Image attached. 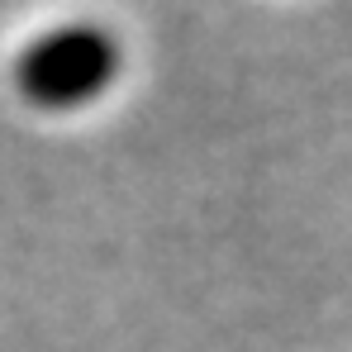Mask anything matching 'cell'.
Listing matches in <instances>:
<instances>
[{
	"mask_svg": "<svg viewBox=\"0 0 352 352\" xmlns=\"http://www.w3.org/2000/svg\"><path fill=\"white\" fill-rule=\"evenodd\" d=\"M119 38L100 24H58L29 38L14 58V91L38 110H81L119 76Z\"/></svg>",
	"mask_w": 352,
	"mask_h": 352,
	"instance_id": "6da1fadb",
	"label": "cell"
}]
</instances>
